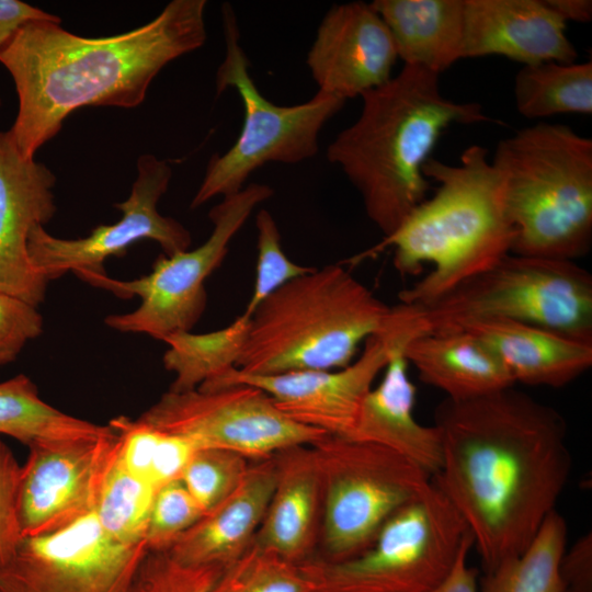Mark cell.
Returning a JSON list of instances; mask_svg holds the SVG:
<instances>
[{"label":"cell","instance_id":"1","mask_svg":"<svg viewBox=\"0 0 592 592\" xmlns=\"http://www.w3.org/2000/svg\"><path fill=\"white\" fill-rule=\"evenodd\" d=\"M442 465L434 483L471 533L483 571L519 556L555 510L571 474L562 415L506 387L442 401Z\"/></svg>","mask_w":592,"mask_h":592},{"label":"cell","instance_id":"2","mask_svg":"<svg viewBox=\"0 0 592 592\" xmlns=\"http://www.w3.org/2000/svg\"><path fill=\"white\" fill-rule=\"evenodd\" d=\"M205 0H172L148 23L104 37H84L37 21L0 52L18 95L9 129L19 150L34 158L65 119L83 106L133 109L156 76L206 41Z\"/></svg>","mask_w":592,"mask_h":592},{"label":"cell","instance_id":"3","mask_svg":"<svg viewBox=\"0 0 592 592\" xmlns=\"http://www.w3.org/2000/svg\"><path fill=\"white\" fill-rule=\"evenodd\" d=\"M440 75L405 66L385 84L365 92L358 118L327 148L360 192L367 217L391 235L426 198L423 167L453 124L490 122L480 104L446 99Z\"/></svg>","mask_w":592,"mask_h":592},{"label":"cell","instance_id":"4","mask_svg":"<svg viewBox=\"0 0 592 592\" xmlns=\"http://www.w3.org/2000/svg\"><path fill=\"white\" fill-rule=\"evenodd\" d=\"M423 174L437 183L405 221L374 249L394 248L401 275L430 272L399 294L400 304L426 306L511 253L514 230L503 182L488 150L471 145L458 164L430 158Z\"/></svg>","mask_w":592,"mask_h":592},{"label":"cell","instance_id":"5","mask_svg":"<svg viewBox=\"0 0 592 592\" xmlns=\"http://www.w3.org/2000/svg\"><path fill=\"white\" fill-rule=\"evenodd\" d=\"M390 312L342 266L314 269L258 306L237 368L260 376L343 368Z\"/></svg>","mask_w":592,"mask_h":592},{"label":"cell","instance_id":"6","mask_svg":"<svg viewBox=\"0 0 592 592\" xmlns=\"http://www.w3.org/2000/svg\"><path fill=\"white\" fill-rule=\"evenodd\" d=\"M492 164L514 230L511 253L569 260L592 242V139L538 122L502 139Z\"/></svg>","mask_w":592,"mask_h":592},{"label":"cell","instance_id":"7","mask_svg":"<svg viewBox=\"0 0 592 592\" xmlns=\"http://www.w3.org/2000/svg\"><path fill=\"white\" fill-rule=\"evenodd\" d=\"M403 306L415 334L504 319L592 343V275L569 260L509 253L432 304Z\"/></svg>","mask_w":592,"mask_h":592},{"label":"cell","instance_id":"8","mask_svg":"<svg viewBox=\"0 0 592 592\" xmlns=\"http://www.w3.org/2000/svg\"><path fill=\"white\" fill-rule=\"evenodd\" d=\"M470 538L465 521L431 479L358 555L303 563L316 592H428L447 576Z\"/></svg>","mask_w":592,"mask_h":592},{"label":"cell","instance_id":"9","mask_svg":"<svg viewBox=\"0 0 592 592\" xmlns=\"http://www.w3.org/2000/svg\"><path fill=\"white\" fill-rule=\"evenodd\" d=\"M221 18L226 49L216 72V92L235 89L241 99L244 118L235 144L208 160L192 208L217 195L224 197L239 192L247 179L269 162L293 164L316 156L320 130L345 102L319 91L296 105L282 106L267 100L249 73L250 64L240 45L237 18L229 3L223 4Z\"/></svg>","mask_w":592,"mask_h":592},{"label":"cell","instance_id":"10","mask_svg":"<svg viewBox=\"0 0 592 592\" xmlns=\"http://www.w3.org/2000/svg\"><path fill=\"white\" fill-rule=\"evenodd\" d=\"M322 489L321 532L327 561L366 549L383 525L417 498L432 477L386 447L326 435L311 445Z\"/></svg>","mask_w":592,"mask_h":592},{"label":"cell","instance_id":"11","mask_svg":"<svg viewBox=\"0 0 592 592\" xmlns=\"http://www.w3.org/2000/svg\"><path fill=\"white\" fill-rule=\"evenodd\" d=\"M272 195L269 185L250 183L224 196L208 214L213 230L207 240L193 250L158 257L152 271L145 276L132 281L115 280L106 274L79 276L118 297H140L138 308L110 315L105 323L119 332L145 333L162 341L171 334L191 331L206 308L205 280L220 266L231 239L255 206Z\"/></svg>","mask_w":592,"mask_h":592},{"label":"cell","instance_id":"12","mask_svg":"<svg viewBox=\"0 0 592 592\" xmlns=\"http://www.w3.org/2000/svg\"><path fill=\"white\" fill-rule=\"evenodd\" d=\"M138 420L183 436L197 448L227 449L255 460L291 447L312 445L328 435L295 422L266 392L250 385L169 390Z\"/></svg>","mask_w":592,"mask_h":592},{"label":"cell","instance_id":"13","mask_svg":"<svg viewBox=\"0 0 592 592\" xmlns=\"http://www.w3.org/2000/svg\"><path fill=\"white\" fill-rule=\"evenodd\" d=\"M148 549L111 538L95 513L54 533L22 538L0 570V592H133Z\"/></svg>","mask_w":592,"mask_h":592},{"label":"cell","instance_id":"14","mask_svg":"<svg viewBox=\"0 0 592 592\" xmlns=\"http://www.w3.org/2000/svg\"><path fill=\"white\" fill-rule=\"evenodd\" d=\"M137 175L127 200L115 205L122 212L118 221L99 225L80 239H61L47 232L44 226L32 228L27 249L33 266L47 280L67 272L106 274L109 257H121L135 242L150 239L159 243L164 255L187 250L190 231L172 217L158 212V202L168 190L172 169L166 160L151 153L138 157Z\"/></svg>","mask_w":592,"mask_h":592},{"label":"cell","instance_id":"15","mask_svg":"<svg viewBox=\"0 0 592 592\" xmlns=\"http://www.w3.org/2000/svg\"><path fill=\"white\" fill-rule=\"evenodd\" d=\"M117 454L113 428L99 439L29 447L18 497L22 537L54 533L94 512Z\"/></svg>","mask_w":592,"mask_h":592},{"label":"cell","instance_id":"16","mask_svg":"<svg viewBox=\"0 0 592 592\" xmlns=\"http://www.w3.org/2000/svg\"><path fill=\"white\" fill-rule=\"evenodd\" d=\"M387 333L368 338L350 365L334 371H295L276 375H250L237 367L203 383L200 389L250 385L266 392L276 407L295 422L345 437L361 406L390 356Z\"/></svg>","mask_w":592,"mask_h":592},{"label":"cell","instance_id":"17","mask_svg":"<svg viewBox=\"0 0 592 592\" xmlns=\"http://www.w3.org/2000/svg\"><path fill=\"white\" fill-rule=\"evenodd\" d=\"M397 59L380 15L371 3L353 1L328 10L306 62L319 92L346 101L389 81Z\"/></svg>","mask_w":592,"mask_h":592},{"label":"cell","instance_id":"18","mask_svg":"<svg viewBox=\"0 0 592 592\" xmlns=\"http://www.w3.org/2000/svg\"><path fill=\"white\" fill-rule=\"evenodd\" d=\"M55 184L50 169L24 157L10 130H0V293L35 307L48 281L33 266L27 241L32 228L56 213Z\"/></svg>","mask_w":592,"mask_h":592},{"label":"cell","instance_id":"19","mask_svg":"<svg viewBox=\"0 0 592 592\" xmlns=\"http://www.w3.org/2000/svg\"><path fill=\"white\" fill-rule=\"evenodd\" d=\"M391 342L384 375L363 400L356 422L345 439L391 449L410 459L431 477L442 465L439 428L421 424L414 417L415 387L408 376L402 346L411 335L389 320L385 329Z\"/></svg>","mask_w":592,"mask_h":592},{"label":"cell","instance_id":"20","mask_svg":"<svg viewBox=\"0 0 592 592\" xmlns=\"http://www.w3.org/2000/svg\"><path fill=\"white\" fill-rule=\"evenodd\" d=\"M490 55L523 66L578 56L566 23L545 0H464L463 58Z\"/></svg>","mask_w":592,"mask_h":592},{"label":"cell","instance_id":"21","mask_svg":"<svg viewBox=\"0 0 592 592\" xmlns=\"http://www.w3.org/2000/svg\"><path fill=\"white\" fill-rule=\"evenodd\" d=\"M275 456L249 466L238 488L167 551L178 562L223 570L253 543L276 483Z\"/></svg>","mask_w":592,"mask_h":592},{"label":"cell","instance_id":"22","mask_svg":"<svg viewBox=\"0 0 592 592\" xmlns=\"http://www.w3.org/2000/svg\"><path fill=\"white\" fill-rule=\"evenodd\" d=\"M454 330H465L481 340L501 361L514 384L562 387L592 365V343L535 325L483 319Z\"/></svg>","mask_w":592,"mask_h":592},{"label":"cell","instance_id":"23","mask_svg":"<svg viewBox=\"0 0 592 592\" xmlns=\"http://www.w3.org/2000/svg\"><path fill=\"white\" fill-rule=\"evenodd\" d=\"M276 483L253 544L301 563L310 559L322 511V489L311 445L278 452Z\"/></svg>","mask_w":592,"mask_h":592},{"label":"cell","instance_id":"24","mask_svg":"<svg viewBox=\"0 0 592 592\" xmlns=\"http://www.w3.org/2000/svg\"><path fill=\"white\" fill-rule=\"evenodd\" d=\"M402 351L420 379L449 400L473 399L514 386L497 355L465 330L410 335Z\"/></svg>","mask_w":592,"mask_h":592},{"label":"cell","instance_id":"25","mask_svg":"<svg viewBox=\"0 0 592 592\" xmlns=\"http://www.w3.org/2000/svg\"><path fill=\"white\" fill-rule=\"evenodd\" d=\"M405 66L441 75L463 59L464 0H375Z\"/></svg>","mask_w":592,"mask_h":592},{"label":"cell","instance_id":"26","mask_svg":"<svg viewBox=\"0 0 592 592\" xmlns=\"http://www.w3.org/2000/svg\"><path fill=\"white\" fill-rule=\"evenodd\" d=\"M111 432L109 424L72 417L44 401L24 374L0 383V433L27 447L99 439Z\"/></svg>","mask_w":592,"mask_h":592},{"label":"cell","instance_id":"27","mask_svg":"<svg viewBox=\"0 0 592 592\" xmlns=\"http://www.w3.org/2000/svg\"><path fill=\"white\" fill-rule=\"evenodd\" d=\"M514 101L526 118L592 113V62L545 61L523 66L514 78Z\"/></svg>","mask_w":592,"mask_h":592},{"label":"cell","instance_id":"28","mask_svg":"<svg viewBox=\"0 0 592 592\" xmlns=\"http://www.w3.org/2000/svg\"><path fill=\"white\" fill-rule=\"evenodd\" d=\"M250 318L242 314L227 327L207 333L191 331L169 335V349L163 354V366L174 374L171 391H187L237 367L242 352Z\"/></svg>","mask_w":592,"mask_h":592},{"label":"cell","instance_id":"29","mask_svg":"<svg viewBox=\"0 0 592 592\" xmlns=\"http://www.w3.org/2000/svg\"><path fill=\"white\" fill-rule=\"evenodd\" d=\"M567 524L551 511L528 547L480 578V592H562L559 562L566 550Z\"/></svg>","mask_w":592,"mask_h":592},{"label":"cell","instance_id":"30","mask_svg":"<svg viewBox=\"0 0 592 592\" xmlns=\"http://www.w3.org/2000/svg\"><path fill=\"white\" fill-rule=\"evenodd\" d=\"M156 488L130 473L118 462V454L103 482L95 516L101 528L114 540L145 543Z\"/></svg>","mask_w":592,"mask_h":592},{"label":"cell","instance_id":"31","mask_svg":"<svg viewBox=\"0 0 592 592\" xmlns=\"http://www.w3.org/2000/svg\"><path fill=\"white\" fill-rule=\"evenodd\" d=\"M208 592H316L304 563L252 545L224 568Z\"/></svg>","mask_w":592,"mask_h":592},{"label":"cell","instance_id":"32","mask_svg":"<svg viewBox=\"0 0 592 592\" xmlns=\"http://www.w3.org/2000/svg\"><path fill=\"white\" fill-rule=\"evenodd\" d=\"M249 466V459L238 453L200 447L193 453L180 480L205 514L238 488Z\"/></svg>","mask_w":592,"mask_h":592},{"label":"cell","instance_id":"33","mask_svg":"<svg viewBox=\"0 0 592 592\" xmlns=\"http://www.w3.org/2000/svg\"><path fill=\"white\" fill-rule=\"evenodd\" d=\"M255 226L258 230L257 272L251 298L242 312L247 318H250L258 306L272 293L315 269L294 263L286 257L282 249L280 230L270 212L261 209L255 216Z\"/></svg>","mask_w":592,"mask_h":592},{"label":"cell","instance_id":"34","mask_svg":"<svg viewBox=\"0 0 592 592\" xmlns=\"http://www.w3.org/2000/svg\"><path fill=\"white\" fill-rule=\"evenodd\" d=\"M203 515L180 479L161 486L156 490L145 534L148 551H168Z\"/></svg>","mask_w":592,"mask_h":592},{"label":"cell","instance_id":"35","mask_svg":"<svg viewBox=\"0 0 592 592\" xmlns=\"http://www.w3.org/2000/svg\"><path fill=\"white\" fill-rule=\"evenodd\" d=\"M220 571L182 565L167 551H148L133 592H208Z\"/></svg>","mask_w":592,"mask_h":592},{"label":"cell","instance_id":"36","mask_svg":"<svg viewBox=\"0 0 592 592\" xmlns=\"http://www.w3.org/2000/svg\"><path fill=\"white\" fill-rule=\"evenodd\" d=\"M22 466L0 440V570L14 556L22 534L18 517V497Z\"/></svg>","mask_w":592,"mask_h":592},{"label":"cell","instance_id":"37","mask_svg":"<svg viewBox=\"0 0 592 592\" xmlns=\"http://www.w3.org/2000/svg\"><path fill=\"white\" fill-rule=\"evenodd\" d=\"M42 331L43 318L35 306L0 293V365L13 362Z\"/></svg>","mask_w":592,"mask_h":592},{"label":"cell","instance_id":"38","mask_svg":"<svg viewBox=\"0 0 592 592\" xmlns=\"http://www.w3.org/2000/svg\"><path fill=\"white\" fill-rule=\"evenodd\" d=\"M196 448L187 439L162 431L152 465L151 485L158 489L180 479Z\"/></svg>","mask_w":592,"mask_h":592},{"label":"cell","instance_id":"39","mask_svg":"<svg viewBox=\"0 0 592 592\" xmlns=\"http://www.w3.org/2000/svg\"><path fill=\"white\" fill-rule=\"evenodd\" d=\"M562 592H592V534L578 538L559 562Z\"/></svg>","mask_w":592,"mask_h":592},{"label":"cell","instance_id":"40","mask_svg":"<svg viewBox=\"0 0 592 592\" xmlns=\"http://www.w3.org/2000/svg\"><path fill=\"white\" fill-rule=\"evenodd\" d=\"M37 21L61 22L60 18L20 0H0V52L25 25Z\"/></svg>","mask_w":592,"mask_h":592},{"label":"cell","instance_id":"41","mask_svg":"<svg viewBox=\"0 0 592 592\" xmlns=\"http://www.w3.org/2000/svg\"><path fill=\"white\" fill-rule=\"evenodd\" d=\"M473 545V538L465 543L447 576L428 592H478V572L467 565V556Z\"/></svg>","mask_w":592,"mask_h":592},{"label":"cell","instance_id":"42","mask_svg":"<svg viewBox=\"0 0 592 592\" xmlns=\"http://www.w3.org/2000/svg\"><path fill=\"white\" fill-rule=\"evenodd\" d=\"M546 4L566 23H589L592 20L591 0H545Z\"/></svg>","mask_w":592,"mask_h":592},{"label":"cell","instance_id":"43","mask_svg":"<svg viewBox=\"0 0 592 592\" xmlns=\"http://www.w3.org/2000/svg\"><path fill=\"white\" fill-rule=\"evenodd\" d=\"M1 103H2V101H1V99H0V105H1Z\"/></svg>","mask_w":592,"mask_h":592}]
</instances>
